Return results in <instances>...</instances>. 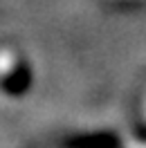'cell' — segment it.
I'll return each mask as SVG.
<instances>
[{"mask_svg": "<svg viewBox=\"0 0 146 148\" xmlns=\"http://www.w3.org/2000/svg\"><path fill=\"white\" fill-rule=\"evenodd\" d=\"M29 83H32V72H29L25 58L23 61L18 58V63H16V67L11 72L0 76V88L9 94H23L29 88Z\"/></svg>", "mask_w": 146, "mask_h": 148, "instance_id": "cell-1", "label": "cell"}, {"mask_svg": "<svg viewBox=\"0 0 146 148\" xmlns=\"http://www.w3.org/2000/svg\"><path fill=\"white\" fill-rule=\"evenodd\" d=\"M70 148H117V139L112 135L99 132V135H88V137L72 139Z\"/></svg>", "mask_w": 146, "mask_h": 148, "instance_id": "cell-2", "label": "cell"}]
</instances>
